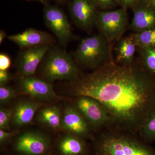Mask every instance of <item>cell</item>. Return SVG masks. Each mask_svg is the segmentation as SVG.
<instances>
[{"label": "cell", "mask_w": 155, "mask_h": 155, "mask_svg": "<svg viewBox=\"0 0 155 155\" xmlns=\"http://www.w3.org/2000/svg\"><path fill=\"white\" fill-rule=\"evenodd\" d=\"M97 8L107 10L114 8L116 4L115 0H93Z\"/></svg>", "instance_id": "cell-25"}, {"label": "cell", "mask_w": 155, "mask_h": 155, "mask_svg": "<svg viewBox=\"0 0 155 155\" xmlns=\"http://www.w3.org/2000/svg\"><path fill=\"white\" fill-rule=\"evenodd\" d=\"M138 133L147 142L155 140V108L147 116L142 123Z\"/></svg>", "instance_id": "cell-19"}, {"label": "cell", "mask_w": 155, "mask_h": 155, "mask_svg": "<svg viewBox=\"0 0 155 155\" xmlns=\"http://www.w3.org/2000/svg\"><path fill=\"white\" fill-rule=\"evenodd\" d=\"M13 110L1 107L0 109V129L8 130L11 124Z\"/></svg>", "instance_id": "cell-23"}, {"label": "cell", "mask_w": 155, "mask_h": 155, "mask_svg": "<svg viewBox=\"0 0 155 155\" xmlns=\"http://www.w3.org/2000/svg\"><path fill=\"white\" fill-rule=\"evenodd\" d=\"M15 89L9 86L3 85L0 87V103L2 105H5L11 102L17 95Z\"/></svg>", "instance_id": "cell-22"}, {"label": "cell", "mask_w": 155, "mask_h": 155, "mask_svg": "<svg viewBox=\"0 0 155 155\" xmlns=\"http://www.w3.org/2000/svg\"><path fill=\"white\" fill-rule=\"evenodd\" d=\"M55 1H57L58 2L62 3L64 2H65V1H67V0H55Z\"/></svg>", "instance_id": "cell-31"}, {"label": "cell", "mask_w": 155, "mask_h": 155, "mask_svg": "<svg viewBox=\"0 0 155 155\" xmlns=\"http://www.w3.org/2000/svg\"><path fill=\"white\" fill-rule=\"evenodd\" d=\"M75 106L89 126L100 127L113 122L105 108L94 98L85 96L78 97Z\"/></svg>", "instance_id": "cell-7"}, {"label": "cell", "mask_w": 155, "mask_h": 155, "mask_svg": "<svg viewBox=\"0 0 155 155\" xmlns=\"http://www.w3.org/2000/svg\"><path fill=\"white\" fill-rule=\"evenodd\" d=\"M136 47L130 35L121 39L116 48L117 63L125 66L133 64Z\"/></svg>", "instance_id": "cell-18"}, {"label": "cell", "mask_w": 155, "mask_h": 155, "mask_svg": "<svg viewBox=\"0 0 155 155\" xmlns=\"http://www.w3.org/2000/svg\"><path fill=\"white\" fill-rule=\"evenodd\" d=\"M46 25L59 41L66 45L73 38L71 26L67 15L59 7L46 4L44 10Z\"/></svg>", "instance_id": "cell-9"}, {"label": "cell", "mask_w": 155, "mask_h": 155, "mask_svg": "<svg viewBox=\"0 0 155 155\" xmlns=\"http://www.w3.org/2000/svg\"><path fill=\"white\" fill-rule=\"evenodd\" d=\"M153 5L155 6V0H151Z\"/></svg>", "instance_id": "cell-33"}, {"label": "cell", "mask_w": 155, "mask_h": 155, "mask_svg": "<svg viewBox=\"0 0 155 155\" xmlns=\"http://www.w3.org/2000/svg\"><path fill=\"white\" fill-rule=\"evenodd\" d=\"M127 25L128 18L125 9L98 12L95 26L100 34L109 42L119 40Z\"/></svg>", "instance_id": "cell-6"}, {"label": "cell", "mask_w": 155, "mask_h": 155, "mask_svg": "<svg viewBox=\"0 0 155 155\" xmlns=\"http://www.w3.org/2000/svg\"><path fill=\"white\" fill-rule=\"evenodd\" d=\"M44 58L41 66L42 74L50 83L56 80L73 82L81 75L71 56L63 50L50 48Z\"/></svg>", "instance_id": "cell-3"}, {"label": "cell", "mask_w": 155, "mask_h": 155, "mask_svg": "<svg viewBox=\"0 0 155 155\" xmlns=\"http://www.w3.org/2000/svg\"><path fill=\"white\" fill-rule=\"evenodd\" d=\"M90 126L75 105L65 107L62 112L61 130L82 138L90 136Z\"/></svg>", "instance_id": "cell-11"}, {"label": "cell", "mask_w": 155, "mask_h": 155, "mask_svg": "<svg viewBox=\"0 0 155 155\" xmlns=\"http://www.w3.org/2000/svg\"><path fill=\"white\" fill-rule=\"evenodd\" d=\"M137 47L140 48L155 46V28L130 35Z\"/></svg>", "instance_id": "cell-20"}, {"label": "cell", "mask_w": 155, "mask_h": 155, "mask_svg": "<svg viewBox=\"0 0 155 155\" xmlns=\"http://www.w3.org/2000/svg\"><path fill=\"white\" fill-rule=\"evenodd\" d=\"M97 8L93 0H72L69 10L75 25L89 31L95 26L98 12Z\"/></svg>", "instance_id": "cell-10"}, {"label": "cell", "mask_w": 155, "mask_h": 155, "mask_svg": "<svg viewBox=\"0 0 155 155\" xmlns=\"http://www.w3.org/2000/svg\"><path fill=\"white\" fill-rule=\"evenodd\" d=\"M6 37L5 31L4 30H1L0 31V44L2 45Z\"/></svg>", "instance_id": "cell-29"}, {"label": "cell", "mask_w": 155, "mask_h": 155, "mask_svg": "<svg viewBox=\"0 0 155 155\" xmlns=\"http://www.w3.org/2000/svg\"><path fill=\"white\" fill-rule=\"evenodd\" d=\"M11 78V75L7 70H0V86L5 85Z\"/></svg>", "instance_id": "cell-28"}, {"label": "cell", "mask_w": 155, "mask_h": 155, "mask_svg": "<svg viewBox=\"0 0 155 155\" xmlns=\"http://www.w3.org/2000/svg\"><path fill=\"white\" fill-rule=\"evenodd\" d=\"M117 5L121 6L122 8L125 10L129 8H133L137 5L142 0H115Z\"/></svg>", "instance_id": "cell-26"}, {"label": "cell", "mask_w": 155, "mask_h": 155, "mask_svg": "<svg viewBox=\"0 0 155 155\" xmlns=\"http://www.w3.org/2000/svg\"><path fill=\"white\" fill-rule=\"evenodd\" d=\"M19 134V130H15L11 132L0 129V144L1 147L7 144L12 138L17 136Z\"/></svg>", "instance_id": "cell-24"}, {"label": "cell", "mask_w": 155, "mask_h": 155, "mask_svg": "<svg viewBox=\"0 0 155 155\" xmlns=\"http://www.w3.org/2000/svg\"><path fill=\"white\" fill-rule=\"evenodd\" d=\"M142 2H143L149 3L150 1H151V0H142Z\"/></svg>", "instance_id": "cell-32"}, {"label": "cell", "mask_w": 155, "mask_h": 155, "mask_svg": "<svg viewBox=\"0 0 155 155\" xmlns=\"http://www.w3.org/2000/svg\"><path fill=\"white\" fill-rule=\"evenodd\" d=\"M76 97L94 98L105 108L113 122L138 132L142 123L155 108V86L141 67L105 63L93 72L72 82Z\"/></svg>", "instance_id": "cell-1"}, {"label": "cell", "mask_w": 155, "mask_h": 155, "mask_svg": "<svg viewBox=\"0 0 155 155\" xmlns=\"http://www.w3.org/2000/svg\"><path fill=\"white\" fill-rule=\"evenodd\" d=\"M8 38L22 48L49 45L54 41L52 37L49 34L31 28L21 33L10 35Z\"/></svg>", "instance_id": "cell-14"}, {"label": "cell", "mask_w": 155, "mask_h": 155, "mask_svg": "<svg viewBox=\"0 0 155 155\" xmlns=\"http://www.w3.org/2000/svg\"><path fill=\"white\" fill-rule=\"evenodd\" d=\"M54 150L56 155H89L91 152L84 139L68 133L58 139Z\"/></svg>", "instance_id": "cell-13"}, {"label": "cell", "mask_w": 155, "mask_h": 155, "mask_svg": "<svg viewBox=\"0 0 155 155\" xmlns=\"http://www.w3.org/2000/svg\"><path fill=\"white\" fill-rule=\"evenodd\" d=\"M43 106L41 103L34 100H25L16 104L13 109L11 124L21 127L30 124L37 111Z\"/></svg>", "instance_id": "cell-15"}, {"label": "cell", "mask_w": 155, "mask_h": 155, "mask_svg": "<svg viewBox=\"0 0 155 155\" xmlns=\"http://www.w3.org/2000/svg\"><path fill=\"white\" fill-rule=\"evenodd\" d=\"M140 57L147 70L155 76V46L140 48Z\"/></svg>", "instance_id": "cell-21"}, {"label": "cell", "mask_w": 155, "mask_h": 155, "mask_svg": "<svg viewBox=\"0 0 155 155\" xmlns=\"http://www.w3.org/2000/svg\"><path fill=\"white\" fill-rule=\"evenodd\" d=\"M50 49L49 45H43L26 49L20 53L17 64L21 76L34 75L40 63Z\"/></svg>", "instance_id": "cell-12"}, {"label": "cell", "mask_w": 155, "mask_h": 155, "mask_svg": "<svg viewBox=\"0 0 155 155\" xmlns=\"http://www.w3.org/2000/svg\"><path fill=\"white\" fill-rule=\"evenodd\" d=\"M53 147L49 136L34 130L19 134L12 145L13 150L18 155H49Z\"/></svg>", "instance_id": "cell-5"}, {"label": "cell", "mask_w": 155, "mask_h": 155, "mask_svg": "<svg viewBox=\"0 0 155 155\" xmlns=\"http://www.w3.org/2000/svg\"><path fill=\"white\" fill-rule=\"evenodd\" d=\"M27 1H37V2H40L43 4H47L46 0H27Z\"/></svg>", "instance_id": "cell-30"}, {"label": "cell", "mask_w": 155, "mask_h": 155, "mask_svg": "<svg viewBox=\"0 0 155 155\" xmlns=\"http://www.w3.org/2000/svg\"><path fill=\"white\" fill-rule=\"evenodd\" d=\"M11 65V60L9 56L5 53L0 54V70H7Z\"/></svg>", "instance_id": "cell-27"}, {"label": "cell", "mask_w": 155, "mask_h": 155, "mask_svg": "<svg viewBox=\"0 0 155 155\" xmlns=\"http://www.w3.org/2000/svg\"><path fill=\"white\" fill-rule=\"evenodd\" d=\"M110 43L100 34L83 38L74 53L75 60L84 67L97 68L111 61Z\"/></svg>", "instance_id": "cell-4"}, {"label": "cell", "mask_w": 155, "mask_h": 155, "mask_svg": "<svg viewBox=\"0 0 155 155\" xmlns=\"http://www.w3.org/2000/svg\"><path fill=\"white\" fill-rule=\"evenodd\" d=\"M18 91L20 94L29 96L37 101H50L64 98L56 94L50 82L34 75L20 76Z\"/></svg>", "instance_id": "cell-8"}, {"label": "cell", "mask_w": 155, "mask_h": 155, "mask_svg": "<svg viewBox=\"0 0 155 155\" xmlns=\"http://www.w3.org/2000/svg\"><path fill=\"white\" fill-rule=\"evenodd\" d=\"M37 121L53 130H61L62 111L57 105L41 107L38 110Z\"/></svg>", "instance_id": "cell-17"}, {"label": "cell", "mask_w": 155, "mask_h": 155, "mask_svg": "<svg viewBox=\"0 0 155 155\" xmlns=\"http://www.w3.org/2000/svg\"><path fill=\"white\" fill-rule=\"evenodd\" d=\"M133 19L130 27L136 32L155 28V11L148 3L140 2L132 8Z\"/></svg>", "instance_id": "cell-16"}, {"label": "cell", "mask_w": 155, "mask_h": 155, "mask_svg": "<svg viewBox=\"0 0 155 155\" xmlns=\"http://www.w3.org/2000/svg\"><path fill=\"white\" fill-rule=\"evenodd\" d=\"M92 155H155V150L136 133L110 130L94 138Z\"/></svg>", "instance_id": "cell-2"}]
</instances>
